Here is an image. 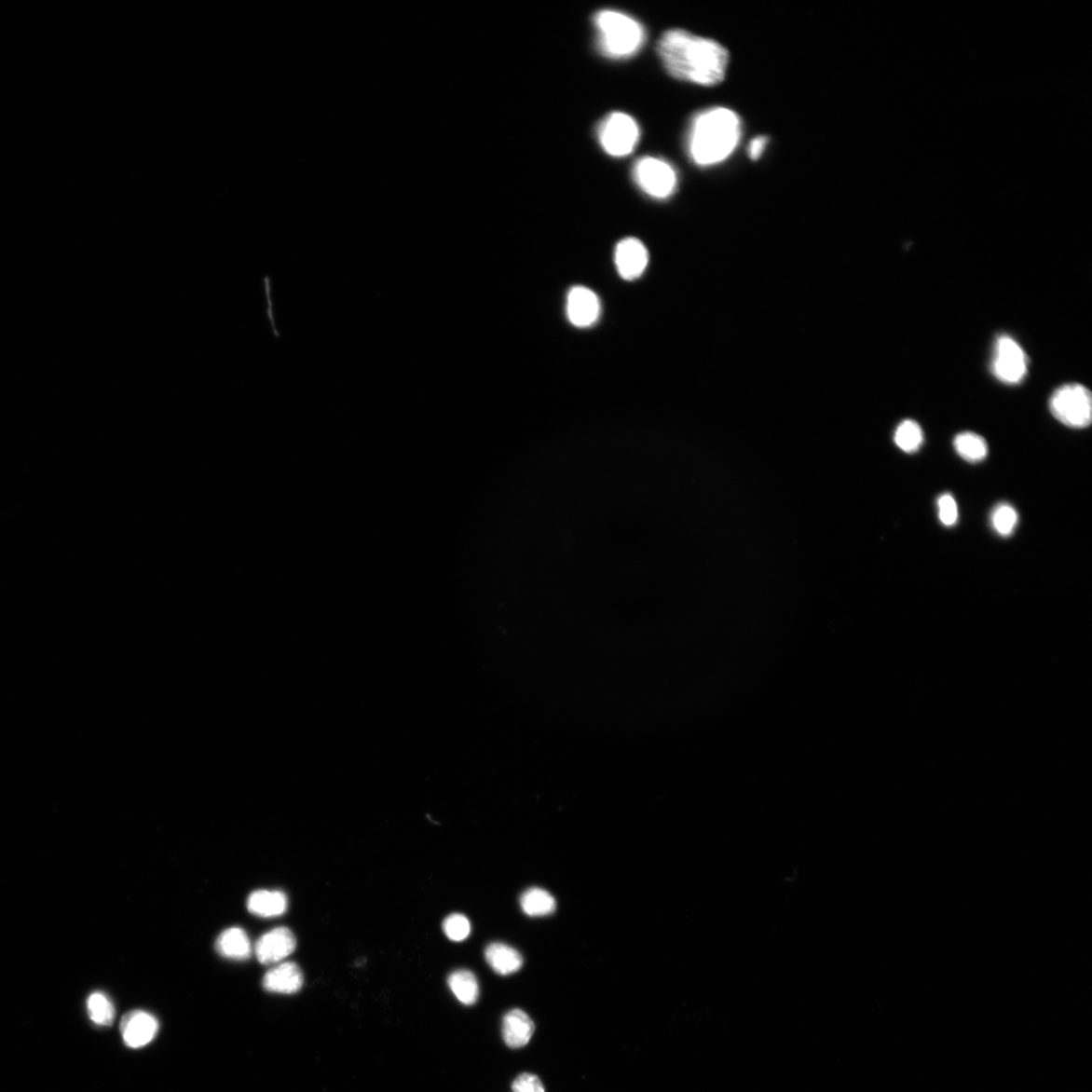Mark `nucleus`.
Segmentation results:
<instances>
[{"label":"nucleus","mask_w":1092,"mask_h":1092,"mask_svg":"<svg viewBox=\"0 0 1092 1092\" xmlns=\"http://www.w3.org/2000/svg\"><path fill=\"white\" fill-rule=\"evenodd\" d=\"M657 52L664 69L676 79L715 87L726 77L730 55L715 40L672 29L662 34Z\"/></svg>","instance_id":"f257e3e1"},{"label":"nucleus","mask_w":1092,"mask_h":1092,"mask_svg":"<svg viewBox=\"0 0 1092 1092\" xmlns=\"http://www.w3.org/2000/svg\"><path fill=\"white\" fill-rule=\"evenodd\" d=\"M742 134V120L737 113L722 106L699 112L688 129V157L699 168H711L731 156Z\"/></svg>","instance_id":"f03ea898"},{"label":"nucleus","mask_w":1092,"mask_h":1092,"mask_svg":"<svg viewBox=\"0 0 1092 1092\" xmlns=\"http://www.w3.org/2000/svg\"><path fill=\"white\" fill-rule=\"evenodd\" d=\"M599 53L613 61H623L642 50L647 33L636 19L623 11L601 9L593 17Z\"/></svg>","instance_id":"7ed1b4c3"},{"label":"nucleus","mask_w":1092,"mask_h":1092,"mask_svg":"<svg viewBox=\"0 0 1092 1092\" xmlns=\"http://www.w3.org/2000/svg\"><path fill=\"white\" fill-rule=\"evenodd\" d=\"M599 144L614 158H623L635 151L640 139V128L635 118L622 112L605 116L597 130Z\"/></svg>","instance_id":"20e7f679"},{"label":"nucleus","mask_w":1092,"mask_h":1092,"mask_svg":"<svg viewBox=\"0 0 1092 1092\" xmlns=\"http://www.w3.org/2000/svg\"><path fill=\"white\" fill-rule=\"evenodd\" d=\"M1053 416L1072 429H1085L1092 418L1091 394L1080 384H1067L1056 389L1049 402Z\"/></svg>","instance_id":"39448f33"},{"label":"nucleus","mask_w":1092,"mask_h":1092,"mask_svg":"<svg viewBox=\"0 0 1092 1092\" xmlns=\"http://www.w3.org/2000/svg\"><path fill=\"white\" fill-rule=\"evenodd\" d=\"M633 178L640 191L651 198H671L678 187L679 177L674 166L660 157H644L633 168Z\"/></svg>","instance_id":"423d86ee"},{"label":"nucleus","mask_w":1092,"mask_h":1092,"mask_svg":"<svg viewBox=\"0 0 1092 1092\" xmlns=\"http://www.w3.org/2000/svg\"><path fill=\"white\" fill-rule=\"evenodd\" d=\"M991 370L995 377L1006 385H1017L1026 377L1027 354L1011 336L997 337Z\"/></svg>","instance_id":"0eeeda50"},{"label":"nucleus","mask_w":1092,"mask_h":1092,"mask_svg":"<svg viewBox=\"0 0 1092 1092\" xmlns=\"http://www.w3.org/2000/svg\"><path fill=\"white\" fill-rule=\"evenodd\" d=\"M615 265L620 276L628 281L643 276L648 265V252L645 244L628 237L615 248Z\"/></svg>","instance_id":"6e6552de"},{"label":"nucleus","mask_w":1092,"mask_h":1092,"mask_svg":"<svg viewBox=\"0 0 1092 1092\" xmlns=\"http://www.w3.org/2000/svg\"><path fill=\"white\" fill-rule=\"evenodd\" d=\"M296 939L293 933L286 928L273 929L261 935L255 945V955L265 965L280 962L294 952Z\"/></svg>","instance_id":"1a4fd4ad"},{"label":"nucleus","mask_w":1092,"mask_h":1092,"mask_svg":"<svg viewBox=\"0 0 1092 1092\" xmlns=\"http://www.w3.org/2000/svg\"><path fill=\"white\" fill-rule=\"evenodd\" d=\"M598 295L585 287H574L567 294L566 313L569 322L578 328L594 325L600 316Z\"/></svg>","instance_id":"9d476101"},{"label":"nucleus","mask_w":1092,"mask_h":1092,"mask_svg":"<svg viewBox=\"0 0 1092 1092\" xmlns=\"http://www.w3.org/2000/svg\"><path fill=\"white\" fill-rule=\"evenodd\" d=\"M159 1029L156 1017L143 1011L126 1014L121 1022V1032L127 1046L139 1049L156 1038Z\"/></svg>","instance_id":"9b49d317"},{"label":"nucleus","mask_w":1092,"mask_h":1092,"mask_svg":"<svg viewBox=\"0 0 1092 1092\" xmlns=\"http://www.w3.org/2000/svg\"><path fill=\"white\" fill-rule=\"evenodd\" d=\"M304 976L301 968L293 962L281 963L270 969L264 977L266 991L280 994H293L303 987Z\"/></svg>","instance_id":"f8f14e48"},{"label":"nucleus","mask_w":1092,"mask_h":1092,"mask_svg":"<svg viewBox=\"0 0 1092 1092\" xmlns=\"http://www.w3.org/2000/svg\"><path fill=\"white\" fill-rule=\"evenodd\" d=\"M536 1031L532 1018L524 1011L515 1010L506 1014L503 1019V1039L508 1047L519 1049L526 1046Z\"/></svg>","instance_id":"ddd939ff"},{"label":"nucleus","mask_w":1092,"mask_h":1092,"mask_svg":"<svg viewBox=\"0 0 1092 1092\" xmlns=\"http://www.w3.org/2000/svg\"><path fill=\"white\" fill-rule=\"evenodd\" d=\"M288 906L286 894L269 890H257L247 900L248 910L261 918L280 917L287 911Z\"/></svg>","instance_id":"4468645a"},{"label":"nucleus","mask_w":1092,"mask_h":1092,"mask_svg":"<svg viewBox=\"0 0 1092 1092\" xmlns=\"http://www.w3.org/2000/svg\"><path fill=\"white\" fill-rule=\"evenodd\" d=\"M486 962L498 975L507 976L519 971L524 965V958L512 946L504 943H493L485 949Z\"/></svg>","instance_id":"2eb2a0df"},{"label":"nucleus","mask_w":1092,"mask_h":1092,"mask_svg":"<svg viewBox=\"0 0 1092 1092\" xmlns=\"http://www.w3.org/2000/svg\"><path fill=\"white\" fill-rule=\"evenodd\" d=\"M217 952L228 959L246 960L252 956L253 947L246 932L240 928L224 931L216 942Z\"/></svg>","instance_id":"dca6fc26"},{"label":"nucleus","mask_w":1092,"mask_h":1092,"mask_svg":"<svg viewBox=\"0 0 1092 1092\" xmlns=\"http://www.w3.org/2000/svg\"><path fill=\"white\" fill-rule=\"evenodd\" d=\"M520 906L526 915L537 918L552 915L555 911L556 902L546 890L533 887L521 895Z\"/></svg>","instance_id":"f3484780"},{"label":"nucleus","mask_w":1092,"mask_h":1092,"mask_svg":"<svg viewBox=\"0 0 1092 1092\" xmlns=\"http://www.w3.org/2000/svg\"><path fill=\"white\" fill-rule=\"evenodd\" d=\"M448 987L457 999L466 1005L476 1003L479 999V983L473 973L469 970H457L448 977Z\"/></svg>","instance_id":"a211bd4d"},{"label":"nucleus","mask_w":1092,"mask_h":1092,"mask_svg":"<svg viewBox=\"0 0 1092 1092\" xmlns=\"http://www.w3.org/2000/svg\"><path fill=\"white\" fill-rule=\"evenodd\" d=\"M954 447L961 457L972 462V464L984 460L989 455L987 441L973 432L958 434L954 439Z\"/></svg>","instance_id":"6ab92c4d"},{"label":"nucleus","mask_w":1092,"mask_h":1092,"mask_svg":"<svg viewBox=\"0 0 1092 1092\" xmlns=\"http://www.w3.org/2000/svg\"><path fill=\"white\" fill-rule=\"evenodd\" d=\"M895 444L907 454H915L923 444L921 427L913 420L902 421L894 433Z\"/></svg>","instance_id":"aec40b11"},{"label":"nucleus","mask_w":1092,"mask_h":1092,"mask_svg":"<svg viewBox=\"0 0 1092 1092\" xmlns=\"http://www.w3.org/2000/svg\"><path fill=\"white\" fill-rule=\"evenodd\" d=\"M88 1010L93 1023L99 1026H111L115 1019V1006L108 995L102 992H94L88 1000Z\"/></svg>","instance_id":"412c9836"},{"label":"nucleus","mask_w":1092,"mask_h":1092,"mask_svg":"<svg viewBox=\"0 0 1092 1092\" xmlns=\"http://www.w3.org/2000/svg\"><path fill=\"white\" fill-rule=\"evenodd\" d=\"M1018 515L1016 509L1006 503L997 505L991 513V525L994 530L1002 537H1008L1017 526Z\"/></svg>","instance_id":"4be33fe9"},{"label":"nucleus","mask_w":1092,"mask_h":1092,"mask_svg":"<svg viewBox=\"0 0 1092 1092\" xmlns=\"http://www.w3.org/2000/svg\"><path fill=\"white\" fill-rule=\"evenodd\" d=\"M444 930L449 940L454 942L465 941L471 934V922L464 915L455 913V915H451L445 919Z\"/></svg>","instance_id":"5701e85b"},{"label":"nucleus","mask_w":1092,"mask_h":1092,"mask_svg":"<svg viewBox=\"0 0 1092 1092\" xmlns=\"http://www.w3.org/2000/svg\"><path fill=\"white\" fill-rule=\"evenodd\" d=\"M939 517L945 526H953L958 520V507L952 495L944 494L937 500Z\"/></svg>","instance_id":"b1692460"},{"label":"nucleus","mask_w":1092,"mask_h":1092,"mask_svg":"<svg viewBox=\"0 0 1092 1092\" xmlns=\"http://www.w3.org/2000/svg\"><path fill=\"white\" fill-rule=\"evenodd\" d=\"M513 1092H545L540 1078L532 1073H522L512 1084Z\"/></svg>","instance_id":"393cba45"},{"label":"nucleus","mask_w":1092,"mask_h":1092,"mask_svg":"<svg viewBox=\"0 0 1092 1092\" xmlns=\"http://www.w3.org/2000/svg\"><path fill=\"white\" fill-rule=\"evenodd\" d=\"M768 143L769 138L766 136H758L754 138L750 142L749 147H747V154H749L750 158L752 160H758L761 158Z\"/></svg>","instance_id":"a878e982"}]
</instances>
